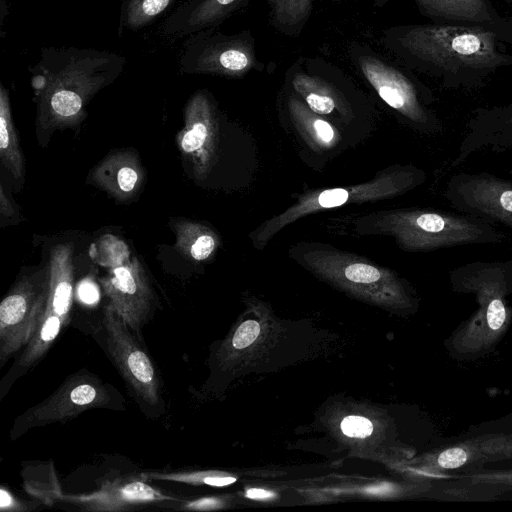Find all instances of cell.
<instances>
[{"instance_id": "6da1fadb", "label": "cell", "mask_w": 512, "mask_h": 512, "mask_svg": "<svg viewBox=\"0 0 512 512\" xmlns=\"http://www.w3.org/2000/svg\"><path fill=\"white\" fill-rule=\"evenodd\" d=\"M381 42L398 62L438 80L446 90L484 87L499 69L512 66L492 28L447 24H407L386 29Z\"/></svg>"}, {"instance_id": "7a4b0ae2", "label": "cell", "mask_w": 512, "mask_h": 512, "mask_svg": "<svg viewBox=\"0 0 512 512\" xmlns=\"http://www.w3.org/2000/svg\"><path fill=\"white\" fill-rule=\"evenodd\" d=\"M126 60L106 50L46 47L32 67L40 115L52 124L78 121L99 90L122 73Z\"/></svg>"}, {"instance_id": "3957f363", "label": "cell", "mask_w": 512, "mask_h": 512, "mask_svg": "<svg viewBox=\"0 0 512 512\" xmlns=\"http://www.w3.org/2000/svg\"><path fill=\"white\" fill-rule=\"evenodd\" d=\"M381 230L406 251L429 252L465 245L501 244L507 236L481 218L443 210L408 208L385 213Z\"/></svg>"}, {"instance_id": "277c9868", "label": "cell", "mask_w": 512, "mask_h": 512, "mask_svg": "<svg viewBox=\"0 0 512 512\" xmlns=\"http://www.w3.org/2000/svg\"><path fill=\"white\" fill-rule=\"evenodd\" d=\"M348 51L353 65L389 107L424 133L443 131L441 120L429 108L436 100L433 91L411 70L359 43H352Z\"/></svg>"}, {"instance_id": "5b68a950", "label": "cell", "mask_w": 512, "mask_h": 512, "mask_svg": "<svg viewBox=\"0 0 512 512\" xmlns=\"http://www.w3.org/2000/svg\"><path fill=\"white\" fill-rule=\"evenodd\" d=\"M458 288L462 293H474L480 309L456 335L453 345L462 353L485 350L508 322L505 296L512 292V269L497 261L477 263L462 275Z\"/></svg>"}, {"instance_id": "8992f818", "label": "cell", "mask_w": 512, "mask_h": 512, "mask_svg": "<svg viewBox=\"0 0 512 512\" xmlns=\"http://www.w3.org/2000/svg\"><path fill=\"white\" fill-rule=\"evenodd\" d=\"M105 351L142 411L150 417L164 412L162 383L157 369L134 332L108 304L102 320Z\"/></svg>"}, {"instance_id": "52a82bcc", "label": "cell", "mask_w": 512, "mask_h": 512, "mask_svg": "<svg viewBox=\"0 0 512 512\" xmlns=\"http://www.w3.org/2000/svg\"><path fill=\"white\" fill-rule=\"evenodd\" d=\"M123 404V397L112 385L90 372L79 371L70 375L48 398L19 415L10 439L16 440L36 427L65 423L90 409H122Z\"/></svg>"}, {"instance_id": "ba28073f", "label": "cell", "mask_w": 512, "mask_h": 512, "mask_svg": "<svg viewBox=\"0 0 512 512\" xmlns=\"http://www.w3.org/2000/svg\"><path fill=\"white\" fill-rule=\"evenodd\" d=\"M255 38L251 31L225 34L216 28L188 36L179 59L183 73L242 78L252 70L261 71Z\"/></svg>"}, {"instance_id": "9c48e42d", "label": "cell", "mask_w": 512, "mask_h": 512, "mask_svg": "<svg viewBox=\"0 0 512 512\" xmlns=\"http://www.w3.org/2000/svg\"><path fill=\"white\" fill-rule=\"evenodd\" d=\"M425 172L412 166H405L387 172L369 183L350 188H331L317 195L305 196L285 213L271 220L258 234L259 239H268L280 228L303 215L320 209L335 208L348 202L366 201L395 196L414 189L425 181Z\"/></svg>"}, {"instance_id": "30bf717a", "label": "cell", "mask_w": 512, "mask_h": 512, "mask_svg": "<svg viewBox=\"0 0 512 512\" xmlns=\"http://www.w3.org/2000/svg\"><path fill=\"white\" fill-rule=\"evenodd\" d=\"M444 196L456 211L512 230V181L489 172H458L446 183Z\"/></svg>"}, {"instance_id": "8fae6325", "label": "cell", "mask_w": 512, "mask_h": 512, "mask_svg": "<svg viewBox=\"0 0 512 512\" xmlns=\"http://www.w3.org/2000/svg\"><path fill=\"white\" fill-rule=\"evenodd\" d=\"M48 287V277L39 284L23 279L2 300L0 367L31 340L45 311Z\"/></svg>"}, {"instance_id": "7c38bea8", "label": "cell", "mask_w": 512, "mask_h": 512, "mask_svg": "<svg viewBox=\"0 0 512 512\" xmlns=\"http://www.w3.org/2000/svg\"><path fill=\"white\" fill-rule=\"evenodd\" d=\"M512 148V101L475 108L451 167H457L480 151L502 153Z\"/></svg>"}, {"instance_id": "4fadbf2b", "label": "cell", "mask_w": 512, "mask_h": 512, "mask_svg": "<svg viewBox=\"0 0 512 512\" xmlns=\"http://www.w3.org/2000/svg\"><path fill=\"white\" fill-rule=\"evenodd\" d=\"M102 282L109 304L134 333H139L154 310L152 290L140 266H117Z\"/></svg>"}, {"instance_id": "5bb4252c", "label": "cell", "mask_w": 512, "mask_h": 512, "mask_svg": "<svg viewBox=\"0 0 512 512\" xmlns=\"http://www.w3.org/2000/svg\"><path fill=\"white\" fill-rule=\"evenodd\" d=\"M61 501L78 507L81 511H128L136 506L177 500L147 483L146 480H118L86 495H61Z\"/></svg>"}, {"instance_id": "9a60e30c", "label": "cell", "mask_w": 512, "mask_h": 512, "mask_svg": "<svg viewBox=\"0 0 512 512\" xmlns=\"http://www.w3.org/2000/svg\"><path fill=\"white\" fill-rule=\"evenodd\" d=\"M216 119L205 91H197L185 108V126L179 136L180 149L200 176L209 169L214 155Z\"/></svg>"}, {"instance_id": "2e32d148", "label": "cell", "mask_w": 512, "mask_h": 512, "mask_svg": "<svg viewBox=\"0 0 512 512\" xmlns=\"http://www.w3.org/2000/svg\"><path fill=\"white\" fill-rule=\"evenodd\" d=\"M251 0H183L163 22L161 32L185 37L217 28Z\"/></svg>"}, {"instance_id": "e0dca14e", "label": "cell", "mask_w": 512, "mask_h": 512, "mask_svg": "<svg viewBox=\"0 0 512 512\" xmlns=\"http://www.w3.org/2000/svg\"><path fill=\"white\" fill-rule=\"evenodd\" d=\"M393 0H374L383 7ZM419 12L434 24L481 26L492 28L502 15L490 0H412Z\"/></svg>"}, {"instance_id": "ac0fdd59", "label": "cell", "mask_w": 512, "mask_h": 512, "mask_svg": "<svg viewBox=\"0 0 512 512\" xmlns=\"http://www.w3.org/2000/svg\"><path fill=\"white\" fill-rule=\"evenodd\" d=\"M69 320L45 309L39 326L31 340L1 380L0 398L9 391L15 381L24 376L42 359Z\"/></svg>"}, {"instance_id": "d6986e66", "label": "cell", "mask_w": 512, "mask_h": 512, "mask_svg": "<svg viewBox=\"0 0 512 512\" xmlns=\"http://www.w3.org/2000/svg\"><path fill=\"white\" fill-rule=\"evenodd\" d=\"M93 177L112 196L127 200L140 188L144 174L135 155L119 152L103 160L95 169Z\"/></svg>"}, {"instance_id": "ffe728a7", "label": "cell", "mask_w": 512, "mask_h": 512, "mask_svg": "<svg viewBox=\"0 0 512 512\" xmlns=\"http://www.w3.org/2000/svg\"><path fill=\"white\" fill-rule=\"evenodd\" d=\"M315 0H265L270 23L279 33L299 36L310 19Z\"/></svg>"}, {"instance_id": "44dd1931", "label": "cell", "mask_w": 512, "mask_h": 512, "mask_svg": "<svg viewBox=\"0 0 512 512\" xmlns=\"http://www.w3.org/2000/svg\"><path fill=\"white\" fill-rule=\"evenodd\" d=\"M0 156L15 179L22 177L24 160L13 126L8 90L0 85Z\"/></svg>"}, {"instance_id": "7402d4cb", "label": "cell", "mask_w": 512, "mask_h": 512, "mask_svg": "<svg viewBox=\"0 0 512 512\" xmlns=\"http://www.w3.org/2000/svg\"><path fill=\"white\" fill-rule=\"evenodd\" d=\"M178 0H124L120 26L137 30L149 25Z\"/></svg>"}, {"instance_id": "603a6c76", "label": "cell", "mask_w": 512, "mask_h": 512, "mask_svg": "<svg viewBox=\"0 0 512 512\" xmlns=\"http://www.w3.org/2000/svg\"><path fill=\"white\" fill-rule=\"evenodd\" d=\"M140 477L146 481H171L190 485H209L222 487L234 483L236 478L215 471H170L144 472Z\"/></svg>"}, {"instance_id": "cb8c5ba5", "label": "cell", "mask_w": 512, "mask_h": 512, "mask_svg": "<svg viewBox=\"0 0 512 512\" xmlns=\"http://www.w3.org/2000/svg\"><path fill=\"white\" fill-rule=\"evenodd\" d=\"M190 256L197 261L210 257L216 248L214 235L205 227L199 225H185L179 233Z\"/></svg>"}, {"instance_id": "d4e9b609", "label": "cell", "mask_w": 512, "mask_h": 512, "mask_svg": "<svg viewBox=\"0 0 512 512\" xmlns=\"http://www.w3.org/2000/svg\"><path fill=\"white\" fill-rule=\"evenodd\" d=\"M472 447L460 445L442 451L436 460L437 466L443 469H454L472 459Z\"/></svg>"}, {"instance_id": "484cf974", "label": "cell", "mask_w": 512, "mask_h": 512, "mask_svg": "<svg viewBox=\"0 0 512 512\" xmlns=\"http://www.w3.org/2000/svg\"><path fill=\"white\" fill-rule=\"evenodd\" d=\"M342 432L349 437L364 438L373 431L372 423L361 416H347L341 422Z\"/></svg>"}, {"instance_id": "4316f807", "label": "cell", "mask_w": 512, "mask_h": 512, "mask_svg": "<svg viewBox=\"0 0 512 512\" xmlns=\"http://www.w3.org/2000/svg\"><path fill=\"white\" fill-rule=\"evenodd\" d=\"M260 333V326L254 320L243 322L236 330L232 345L236 349H243L251 345Z\"/></svg>"}, {"instance_id": "83f0119b", "label": "cell", "mask_w": 512, "mask_h": 512, "mask_svg": "<svg viewBox=\"0 0 512 512\" xmlns=\"http://www.w3.org/2000/svg\"><path fill=\"white\" fill-rule=\"evenodd\" d=\"M79 298L86 304H94L99 299V290L90 279H84L78 286Z\"/></svg>"}, {"instance_id": "f1b7e54d", "label": "cell", "mask_w": 512, "mask_h": 512, "mask_svg": "<svg viewBox=\"0 0 512 512\" xmlns=\"http://www.w3.org/2000/svg\"><path fill=\"white\" fill-rule=\"evenodd\" d=\"M0 509L2 512L25 511V504L14 497L7 489H0Z\"/></svg>"}, {"instance_id": "f546056e", "label": "cell", "mask_w": 512, "mask_h": 512, "mask_svg": "<svg viewBox=\"0 0 512 512\" xmlns=\"http://www.w3.org/2000/svg\"><path fill=\"white\" fill-rule=\"evenodd\" d=\"M502 43L512 45V15L502 16L500 21L493 27Z\"/></svg>"}, {"instance_id": "4dcf8cb0", "label": "cell", "mask_w": 512, "mask_h": 512, "mask_svg": "<svg viewBox=\"0 0 512 512\" xmlns=\"http://www.w3.org/2000/svg\"><path fill=\"white\" fill-rule=\"evenodd\" d=\"M0 205H1L2 214H5L8 216L13 213V208H12L9 200L6 199L2 186H0Z\"/></svg>"}, {"instance_id": "1f68e13d", "label": "cell", "mask_w": 512, "mask_h": 512, "mask_svg": "<svg viewBox=\"0 0 512 512\" xmlns=\"http://www.w3.org/2000/svg\"><path fill=\"white\" fill-rule=\"evenodd\" d=\"M246 496L253 499H262L273 496V493L263 489H250L247 491Z\"/></svg>"}, {"instance_id": "d6a6232c", "label": "cell", "mask_w": 512, "mask_h": 512, "mask_svg": "<svg viewBox=\"0 0 512 512\" xmlns=\"http://www.w3.org/2000/svg\"><path fill=\"white\" fill-rule=\"evenodd\" d=\"M500 1L507 3V4H512V0H500Z\"/></svg>"}, {"instance_id": "836d02e7", "label": "cell", "mask_w": 512, "mask_h": 512, "mask_svg": "<svg viewBox=\"0 0 512 512\" xmlns=\"http://www.w3.org/2000/svg\"><path fill=\"white\" fill-rule=\"evenodd\" d=\"M335 3L342 2L343 0H332Z\"/></svg>"}]
</instances>
